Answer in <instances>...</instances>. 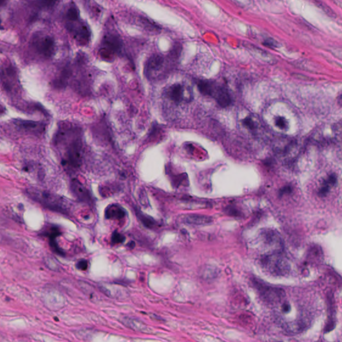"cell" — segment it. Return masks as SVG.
I'll list each match as a JSON object with an SVG mask.
<instances>
[{
    "label": "cell",
    "mask_w": 342,
    "mask_h": 342,
    "mask_svg": "<svg viewBox=\"0 0 342 342\" xmlns=\"http://www.w3.org/2000/svg\"><path fill=\"white\" fill-rule=\"evenodd\" d=\"M32 199L35 200L44 207L58 212L65 213L68 210L67 202L63 198L55 195L45 190L32 188L28 190Z\"/></svg>",
    "instance_id": "obj_1"
},
{
    "label": "cell",
    "mask_w": 342,
    "mask_h": 342,
    "mask_svg": "<svg viewBox=\"0 0 342 342\" xmlns=\"http://www.w3.org/2000/svg\"><path fill=\"white\" fill-rule=\"evenodd\" d=\"M262 266L266 271L275 276H285L290 270L288 260L281 253H271L263 257Z\"/></svg>",
    "instance_id": "obj_2"
},
{
    "label": "cell",
    "mask_w": 342,
    "mask_h": 342,
    "mask_svg": "<svg viewBox=\"0 0 342 342\" xmlns=\"http://www.w3.org/2000/svg\"><path fill=\"white\" fill-rule=\"evenodd\" d=\"M256 285L262 299L270 305H277L284 299L285 293L283 289L269 286L258 281Z\"/></svg>",
    "instance_id": "obj_3"
},
{
    "label": "cell",
    "mask_w": 342,
    "mask_h": 342,
    "mask_svg": "<svg viewBox=\"0 0 342 342\" xmlns=\"http://www.w3.org/2000/svg\"><path fill=\"white\" fill-rule=\"evenodd\" d=\"M64 161L74 167H78L82 162V143L78 137H74L66 147Z\"/></svg>",
    "instance_id": "obj_4"
},
{
    "label": "cell",
    "mask_w": 342,
    "mask_h": 342,
    "mask_svg": "<svg viewBox=\"0 0 342 342\" xmlns=\"http://www.w3.org/2000/svg\"><path fill=\"white\" fill-rule=\"evenodd\" d=\"M67 27L69 31L73 34L74 37L82 45L89 42L90 30L88 26L83 23L80 19L72 22H67Z\"/></svg>",
    "instance_id": "obj_5"
},
{
    "label": "cell",
    "mask_w": 342,
    "mask_h": 342,
    "mask_svg": "<svg viewBox=\"0 0 342 342\" xmlns=\"http://www.w3.org/2000/svg\"><path fill=\"white\" fill-rule=\"evenodd\" d=\"M34 46L37 52L43 57H52L55 52V42L52 38L48 36L37 37L34 40Z\"/></svg>",
    "instance_id": "obj_6"
},
{
    "label": "cell",
    "mask_w": 342,
    "mask_h": 342,
    "mask_svg": "<svg viewBox=\"0 0 342 342\" xmlns=\"http://www.w3.org/2000/svg\"><path fill=\"white\" fill-rule=\"evenodd\" d=\"M260 238L263 245L272 251L271 253H280L282 250V241L277 232L273 230H266L261 234Z\"/></svg>",
    "instance_id": "obj_7"
},
{
    "label": "cell",
    "mask_w": 342,
    "mask_h": 342,
    "mask_svg": "<svg viewBox=\"0 0 342 342\" xmlns=\"http://www.w3.org/2000/svg\"><path fill=\"white\" fill-rule=\"evenodd\" d=\"M0 79L7 91L12 92L18 86V80L16 71L12 65L3 66L0 72Z\"/></svg>",
    "instance_id": "obj_8"
},
{
    "label": "cell",
    "mask_w": 342,
    "mask_h": 342,
    "mask_svg": "<svg viewBox=\"0 0 342 342\" xmlns=\"http://www.w3.org/2000/svg\"><path fill=\"white\" fill-rule=\"evenodd\" d=\"M103 50L105 54H102L105 56V58L110 52L111 55L119 54L122 48L120 39L113 35H109L104 38L103 42Z\"/></svg>",
    "instance_id": "obj_9"
},
{
    "label": "cell",
    "mask_w": 342,
    "mask_h": 342,
    "mask_svg": "<svg viewBox=\"0 0 342 342\" xmlns=\"http://www.w3.org/2000/svg\"><path fill=\"white\" fill-rule=\"evenodd\" d=\"M212 97L216 100L217 103L222 107H228L232 103L229 92L225 86L217 84Z\"/></svg>",
    "instance_id": "obj_10"
},
{
    "label": "cell",
    "mask_w": 342,
    "mask_h": 342,
    "mask_svg": "<svg viewBox=\"0 0 342 342\" xmlns=\"http://www.w3.org/2000/svg\"><path fill=\"white\" fill-rule=\"evenodd\" d=\"M121 322L128 328L132 329V330L144 332V333H150L151 329L144 322H142L139 319L133 318V317H125L122 319Z\"/></svg>",
    "instance_id": "obj_11"
},
{
    "label": "cell",
    "mask_w": 342,
    "mask_h": 342,
    "mask_svg": "<svg viewBox=\"0 0 342 342\" xmlns=\"http://www.w3.org/2000/svg\"><path fill=\"white\" fill-rule=\"evenodd\" d=\"M72 190L74 194L82 201L89 202L91 201V197L88 190L85 188L84 185L80 181L74 179L71 183Z\"/></svg>",
    "instance_id": "obj_12"
},
{
    "label": "cell",
    "mask_w": 342,
    "mask_h": 342,
    "mask_svg": "<svg viewBox=\"0 0 342 342\" xmlns=\"http://www.w3.org/2000/svg\"><path fill=\"white\" fill-rule=\"evenodd\" d=\"M212 217L205 215L190 214L185 215L184 222L186 224L194 225V226H205L213 222Z\"/></svg>",
    "instance_id": "obj_13"
},
{
    "label": "cell",
    "mask_w": 342,
    "mask_h": 342,
    "mask_svg": "<svg viewBox=\"0 0 342 342\" xmlns=\"http://www.w3.org/2000/svg\"><path fill=\"white\" fill-rule=\"evenodd\" d=\"M168 96L174 103H181L184 99V88L181 84L173 85L168 90Z\"/></svg>",
    "instance_id": "obj_14"
},
{
    "label": "cell",
    "mask_w": 342,
    "mask_h": 342,
    "mask_svg": "<svg viewBox=\"0 0 342 342\" xmlns=\"http://www.w3.org/2000/svg\"><path fill=\"white\" fill-rule=\"evenodd\" d=\"M164 62V58L159 54H154L151 56L147 63L146 71L147 75H151L152 72L159 70Z\"/></svg>",
    "instance_id": "obj_15"
},
{
    "label": "cell",
    "mask_w": 342,
    "mask_h": 342,
    "mask_svg": "<svg viewBox=\"0 0 342 342\" xmlns=\"http://www.w3.org/2000/svg\"><path fill=\"white\" fill-rule=\"evenodd\" d=\"M216 83L211 80H201L197 82L198 89L202 94L212 97Z\"/></svg>",
    "instance_id": "obj_16"
},
{
    "label": "cell",
    "mask_w": 342,
    "mask_h": 342,
    "mask_svg": "<svg viewBox=\"0 0 342 342\" xmlns=\"http://www.w3.org/2000/svg\"><path fill=\"white\" fill-rule=\"evenodd\" d=\"M125 211L123 208L118 205H111L107 208L105 212L108 219H121L125 216Z\"/></svg>",
    "instance_id": "obj_17"
},
{
    "label": "cell",
    "mask_w": 342,
    "mask_h": 342,
    "mask_svg": "<svg viewBox=\"0 0 342 342\" xmlns=\"http://www.w3.org/2000/svg\"><path fill=\"white\" fill-rule=\"evenodd\" d=\"M14 124L19 127L28 130H37L43 128V124L34 121L16 120Z\"/></svg>",
    "instance_id": "obj_18"
},
{
    "label": "cell",
    "mask_w": 342,
    "mask_h": 342,
    "mask_svg": "<svg viewBox=\"0 0 342 342\" xmlns=\"http://www.w3.org/2000/svg\"><path fill=\"white\" fill-rule=\"evenodd\" d=\"M337 178L335 175H331L329 176L328 179L323 183L322 187L319 190V194L320 196H326L328 192L330 191V189L334 186L336 183Z\"/></svg>",
    "instance_id": "obj_19"
},
{
    "label": "cell",
    "mask_w": 342,
    "mask_h": 342,
    "mask_svg": "<svg viewBox=\"0 0 342 342\" xmlns=\"http://www.w3.org/2000/svg\"><path fill=\"white\" fill-rule=\"evenodd\" d=\"M70 75H71V71L69 68H64L63 71L60 73V76L54 81V86L58 88H63L67 84Z\"/></svg>",
    "instance_id": "obj_20"
},
{
    "label": "cell",
    "mask_w": 342,
    "mask_h": 342,
    "mask_svg": "<svg viewBox=\"0 0 342 342\" xmlns=\"http://www.w3.org/2000/svg\"><path fill=\"white\" fill-rule=\"evenodd\" d=\"M242 124L245 126L247 129L251 130V131H255L257 130L258 128V124L256 121L253 120L251 117H247L244 120L242 121Z\"/></svg>",
    "instance_id": "obj_21"
},
{
    "label": "cell",
    "mask_w": 342,
    "mask_h": 342,
    "mask_svg": "<svg viewBox=\"0 0 342 342\" xmlns=\"http://www.w3.org/2000/svg\"><path fill=\"white\" fill-rule=\"evenodd\" d=\"M275 125L278 127L279 129H286L288 128V124L286 119L283 116H277L274 120Z\"/></svg>",
    "instance_id": "obj_22"
},
{
    "label": "cell",
    "mask_w": 342,
    "mask_h": 342,
    "mask_svg": "<svg viewBox=\"0 0 342 342\" xmlns=\"http://www.w3.org/2000/svg\"><path fill=\"white\" fill-rule=\"evenodd\" d=\"M80 288H82L83 292H84L86 295H88L90 298H94V292L93 291V289L90 287L89 284L84 282V281H80Z\"/></svg>",
    "instance_id": "obj_23"
},
{
    "label": "cell",
    "mask_w": 342,
    "mask_h": 342,
    "mask_svg": "<svg viewBox=\"0 0 342 342\" xmlns=\"http://www.w3.org/2000/svg\"><path fill=\"white\" fill-rule=\"evenodd\" d=\"M125 237H124L122 234L118 233V232H114L112 236V243L113 244H119V243H122L124 242Z\"/></svg>",
    "instance_id": "obj_24"
},
{
    "label": "cell",
    "mask_w": 342,
    "mask_h": 342,
    "mask_svg": "<svg viewBox=\"0 0 342 342\" xmlns=\"http://www.w3.org/2000/svg\"><path fill=\"white\" fill-rule=\"evenodd\" d=\"M141 218L142 222L147 227H152L153 226V220L152 219L149 218L147 216H144L143 214L139 217Z\"/></svg>",
    "instance_id": "obj_25"
},
{
    "label": "cell",
    "mask_w": 342,
    "mask_h": 342,
    "mask_svg": "<svg viewBox=\"0 0 342 342\" xmlns=\"http://www.w3.org/2000/svg\"><path fill=\"white\" fill-rule=\"evenodd\" d=\"M88 263L86 260H81L77 264V268L79 269L83 270V271L88 269Z\"/></svg>",
    "instance_id": "obj_26"
},
{
    "label": "cell",
    "mask_w": 342,
    "mask_h": 342,
    "mask_svg": "<svg viewBox=\"0 0 342 342\" xmlns=\"http://www.w3.org/2000/svg\"><path fill=\"white\" fill-rule=\"evenodd\" d=\"M281 309L283 313H286L290 312L291 310V306L290 304L285 302V303H283L282 305H281Z\"/></svg>",
    "instance_id": "obj_27"
},
{
    "label": "cell",
    "mask_w": 342,
    "mask_h": 342,
    "mask_svg": "<svg viewBox=\"0 0 342 342\" xmlns=\"http://www.w3.org/2000/svg\"><path fill=\"white\" fill-rule=\"evenodd\" d=\"M292 190H291V188L290 187H285V188H283V190H280V195H282V194L285 193V192H287V193H289Z\"/></svg>",
    "instance_id": "obj_28"
},
{
    "label": "cell",
    "mask_w": 342,
    "mask_h": 342,
    "mask_svg": "<svg viewBox=\"0 0 342 342\" xmlns=\"http://www.w3.org/2000/svg\"><path fill=\"white\" fill-rule=\"evenodd\" d=\"M3 112H4V109H3V107H1V105H0V114H1V113H2Z\"/></svg>",
    "instance_id": "obj_29"
},
{
    "label": "cell",
    "mask_w": 342,
    "mask_h": 342,
    "mask_svg": "<svg viewBox=\"0 0 342 342\" xmlns=\"http://www.w3.org/2000/svg\"><path fill=\"white\" fill-rule=\"evenodd\" d=\"M0 24H1V20H0Z\"/></svg>",
    "instance_id": "obj_30"
}]
</instances>
